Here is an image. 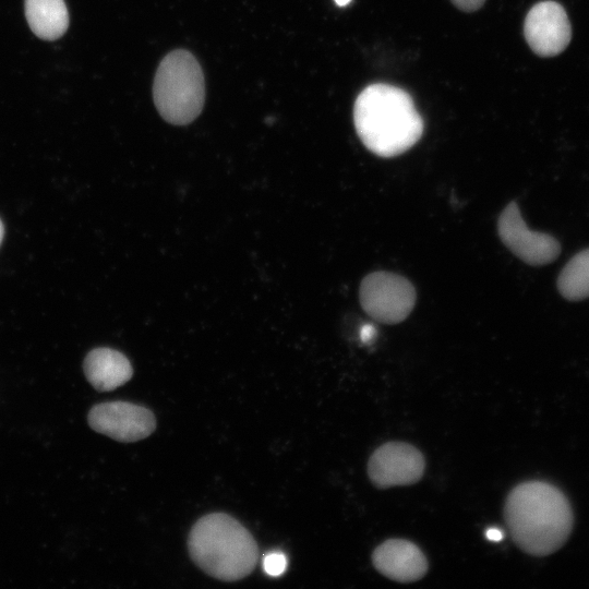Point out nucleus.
Wrapping results in <instances>:
<instances>
[{
  "label": "nucleus",
  "instance_id": "1",
  "mask_svg": "<svg viewBox=\"0 0 589 589\" xmlns=\"http://www.w3.org/2000/svg\"><path fill=\"white\" fill-rule=\"evenodd\" d=\"M504 518L514 542L528 554L549 555L558 550L573 528V512L554 485L528 481L506 497Z\"/></svg>",
  "mask_w": 589,
  "mask_h": 589
},
{
  "label": "nucleus",
  "instance_id": "2",
  "mask_svg": "<svg viewBox=\"0 0 589 589\" xmlns=\"http://www.w3.org/2000/svg\"><path fill=\"white\" fill-rule=\"evenodd\" d=\"M353 122L363 145L381 157L405 153L423 132V121L410 95L382 83L369 85L359 94Z\"/></svg>",
  "mask_w": 589,
  "mask_h": 589
},
{
  "label": "nucleus",
  "instance_id": "3",
  "mask_svg": "<svg viewBox=\"0 0 589 589\" xmlns=\"http://www.w3.org/2000/svg\"><path fill=\"white\" fill-rule=\"evenodd\" d=\"M188 550L202 570L224 581L247 577L259 560L253 536L224 513L205 515L194 524L189 533Z\"/></svg>",
  "mask_w": 589,
  "mask_h": 589
},
{
  "label": "nucleus",
  "instance_id": "4",
  "mask_svg": "<svg viewBox=\"0 0 589 589\" xmlns=\"http://www.w3.org/2000/svg\"><path fill=\"white\" fill-rule=\"evenodd\" d=\"M153 97L159 115L169 123L194 121L205 100V81L196 58L188 50L169 52L156 71Z\"/></svg>",
  "mask_w": 589,
  "mask_h": 589
},
{
  "label": "nucleus",
  "instance_id": "5",
  "mask_svg": "<svg viewBox=\"0 0 589 589\" xmlns=\"http://www.w3.org/2000/svg\"><path fill=\"white\" fill-rule=\"evenodd\" d=\"M359 300L364 312L384 324H397L411 313L417 292L404 276L378 271L368 274L359 287Z\"/></svg>",
  "mask_w": 589,
  "mask_h": 589
},
{
  "label": "nucleus",
  "instance_id": "6",
  "mask_svg": "<svg viewBox=\"0 0 589 589\" xmlns=\"http://www.w3.org/2000/svg\"><path fill=\"white\" fill-rule=\"evenodd\" d=\"M497 232L504 245L529 265L552 263L561 253V244L554 237L527 227L515 201L502 211Z\"/></svg>",
  "mask_w": 589,
  "mask_h": 589
},
{
  "label": "nucleus",
  "instance_id": "7",
  "mask_svg": "<svg viewBox=\"0 0 589 589\" xmlns=\"http://www.w3.org/2000/svg\"><path fill=\"white\" fill-rule=\"evenodd\" d=\"M87 420L94 431L124 443L143 440L156 428L155 417L149 409L128 401L95 405Z\"/></svg>",
  "mask_w": 589,
  "mask_h": 589
},
{
  "label": "nucleus",
  "instance_id": "8",
  "mask_svg": "<svg viewBox=\"0 0 589 589\" xmlns=\"http://www.w3.org/2000/svg\"><path fill=\"white\" fill-rule=\"evenodd\" d=\"M424 467L423 455L414 446L402 442H388L371 455L368 474L376 488L387 489L418 482L423 476Z\"/></svg>",
  "mask_w": 589,
  "mask_h": 589
},
{
  "label": "nucleus",
  "instance_id": "9",
  "mask_svg": "<svg viewBox=\"0 0 589 589\" xmlns=\"http://www.w3.org/2000/svg\"><path fill=\"white\" fill-rule=\"evenodd\" d=\"M524 34L530 48L541 57L562 52L572 36L564 8L554 1H542L528 12Z\"/></svg>",
  "mask_w": 589,
  "mask_h": 589
},
{
  "label": "nucleus",
  "instance_id": "10",
  "mask_svg": "<svg viewBox=\"0 0 589 589\" xmlns=\"http://www.w3.org/2000/svg\"><path fill=\"white\" fill-rule=\"evenodd\" d=\"M373 566L385 577L412 582L421 579L428 570V561L412 542L389 539L380 544L372 554Z\"/></svg>",
  "mask_w": 589,
  "mask_h": 589
},
{
  "label": "nucleus",
  "instance_id": "11",
  "mask_svg": "<svg viewBox=\"0 0 589 589\" xmlns=\"http://www.w3.org/2000/svg\"><path fill=\"white\" fill-rule=\"evenodd\" d=\"M87 381L99 392L113 390L127 383L133 374L129 359L121 352L106 347L95 348L84 359Z\"/></svg>",
  "mask_w": 589,
  "mask_h": 589
},
{
  "label": "nucleus",
  "instance_id": "12",
  "mask_svg": "<svg viewBox=\"0 0 589 589\" xmlns=\"http://www.w3.org/2000/svg\"><path fill=\"white\" fill-rule=\"evenodd\" d=\"M25 16L32 32L39 38H60L69 26L64 0H25Z\"/></svg>",
  "mask_w": 589,
  "mask_h": 589
},
{
  "label": "nucleus",
  "instance_id": "13",
  "mask_svg": "<svg viewBox=\"0 0 589 589\" xmlns=\"http://www.w3.org/2000/svg\"><path fill=\"white\" fill-rule=\"evenodd\" d=\"M557 289L567 300L589 298V249L574 255L561 271Z\"/></svg>",
  "mask_w": 589,
  "mask_h": 589
},
{
  "label": "nucleus",
  "instance_id": "14",
  "mask_svg": "<svg viewBox=\"0 0 589 589\" xmlns=\"http://www.w3.org/2000/svg\"><path fill=\"white\" fill-rule=\"evenodd\" d=\"M263 568L271 576H279L287 568V557L280 552H272L264 556Z\"/></svg>",
  "mask_w": 589,
  "mask_h": 589
},
{
  "label": "nucleus",
  "instance_id": "15",
  "mask_svg": "<svg viewBox=\"0 0 589 589\" xmlns=\"http://www.w3.org/2000/svg\"><path fill=\"white\" fill-rule=\"evenodd\" d=\"M458 9L471 12L480 9L485 0H450Z\"/></svg>",
  "mask_w": 589,
  "mask_h": 589
},
{
  "label": "nucleus",
  "instance_id": "16",
  "mask_svg": "<svg viewBox=\"0 0 589 589\" xmlns=\"http://www.w3.org/2000/svg\"><path fill=\"white\" fill-rule=\"evenodd\" d=\"M485 537L490 541H501L503 539V532L496 528H490L485 532Z\"/></svg>",
  "mask_w": 589,
  "mask_h": 589
},
{
  "label": "nucleus",
  "instance_id": "17",
  "mask_svg": "<svg viewBox=\"0 0 589 589\" xmlns=\"http://www.w3.org/2000/svg\"><path fill=\"white\" fill-rule=\"evenodd\" d=\"M373 335H374V329L372 328L371 325H366L361 330V334H360L361 340L363 342H366L373 337Z\"/></svg>",
  "mask_w": 589,
  "mask_h": 589
},
{
  "label": "nucleus",
  "instance_id": "18",
  "mask_svg": "<svg viewBox=\"0 0 589 589\" xmlns=\"http://www.w3.org/2000/svg\"><path fill=\"white\" fill-rule=\"evenodd\" d=\"M334 1L336 2L337 5L344 7L348 4L351 0H334Z\"/></svg>",
  "mask_w": 589,
  "mask_h": 589
},
{
  "label": "nucleus",
  "instance_id": "19",
  "mask_svg": "<svg viewBox=\"0 0 589 589\" xmlns=\"http://www.w3.org/2000/svg\"><path fill=\"white\" fill-rule=\"evenodd\" d=\"M2 237H3V225L0 220V243H1Z\"/></svg>",
  "mask_w": 589,
  "mask_h": 589
}]
</instances>
